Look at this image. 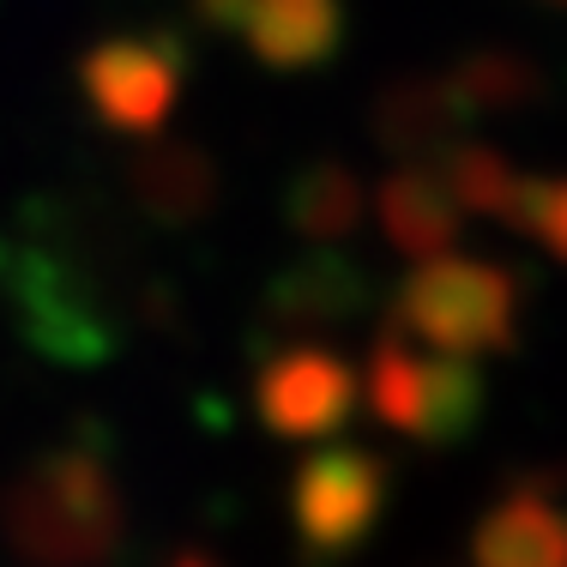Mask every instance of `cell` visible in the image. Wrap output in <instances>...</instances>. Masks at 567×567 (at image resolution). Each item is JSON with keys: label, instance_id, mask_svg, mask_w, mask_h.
Here are the masks:
<instances>
[{"label": "cell", "instance_id": "1", "mask_svg": "<svg viewBox=\"0 0 567 567\" xmlns=\"http://www.w3.org/2000/svg\"><path fill=\"white\" fill-rule=\"evenodd\" d=\"M0 525L31 567H110L127 544V507L97 441L55 447L0 495Z\"/></svg>", "mask_w": 567, "mask_h": 567}, {"label": "cell", "instance_id": "2", "mask_svg": "<svg viewBox=\"0 0 567 567\" xmlns=\"http://www.w3.org/2000/svg\"><path fill=\"white\" fill-rule=\"evenodd\" d=\"M519 296L525 284L507 266L441 254L399 290V332H416L441 357L513 350L519 344Z\"/></svg>", "mask_w": 567, "mask_h": 567}, {"label": "cell", "instance_id": "3", "mask_svg": "<svg viewBox=\"0 0 567 567\" xmlns=\"http://www.w3.org/2000/svg\"><path fill=\"white\" fill-rule=\"evenodd\" d=\"M386 507V471L362 447H320L302 458L290 483V513L302 537V561H339L374 532Z\"/></svg>", "mask_w": 567, "mask_h": 567}, {"label": "cell", "instance_id": "4", "mask_svg": "<svg viewBox=\"0 0 567 567\" xmlns=\"http://www.w3.org/2000/svg\"><path fill=\"white\" fill-rule=\"evenodd\" d=\"M350 404H357V374L332 350L290 344L260 369V423L284 441L339 435Z\"/></svg>", "mask_w": 567, "mask_h": 567}, {"label": "cell", "instance_id": "5", "mask_svg": "<svg viewBox=\"0 0 567 567\" xmlns=\"http://www.w3.org/2000/svg\"><path fill=\"white\" fill-rule=\"evenodd\" d=\"M477 567H567V513L544 489H513L477 525Z\"/></svg>", "mask_w": 567, "mask_h": 567}, {"label": "cell", "instance_id": "6", "mask_svg": "<svg viewBox=\"0 0 567 567\" xmlns=\"http://www.w3.org/2000/svg\"><path fill=\"white\" fill-rule=\"evenodd\" d=\"M381 224L404 254H416V260H441L458 241V206H453L447 182H441V175H423V169L381 187Z\"/></svg>", "mask_w": 567, "mask_h": 567}, {"label": "cell", "instance_id": "7", "mask_svg": "<svg viewBox=\"0 0 567 567\" xmlns=\"http://www.w3.org/2000/svg\"><path fill=\"white\" fill-rule=\"evenodd\" d=\"M483 404H489V381L465 357H429L423 362V435L416 441H435V447L465 441L483 423Z\"/></svg>", "mask_w": 567, "mask_h": 567}, {"label": "cell", "instance_id": "8", "mask_svg": "<svg viewBox=\"0 0 567 567\" xmlns=\"http://www.w3.org/2000/svg\"><path fill=\"white\" fill-rule=\"evenodd\" d=\"M254 37H260V49L284 66L320 61L339 43V0H266Z\"/></svg>", "mask_w": 567, "mask_h": 567}, {"label": "cell", "instance_id": "9", "mask_svg": "<svg viewBox=\"0 0 567 567\" xmlns=\"http://www.w3.org/2000/svg\"><path fill=\"white\" fill-rule=\"evenodd\" d=\"M369 404L381 423L404 429V435H423V357H411L399 327L369 357Z\"/></svg>", "mask_w": 567, "mask_h": 567}, {"label": "cell", "instance_id": "10", "mask_svg": "<svg viewBox=\"0 0 567 567\" xmlns=\"http://www.w3.org/2000/svg\"><path fill=\"white\" fill-rule=\"evenodd\" d=\"M519 187H525V175L502 152H489V145H458V152H447V194L458 212H483V218L513 224Z\"/></svg>", "mask_w": 567, "mask_h": 567}, {"label": "cell", "instance_id": "11", "mask_svg": "<svg viewBox=\"0 0 567 567\" xmlns=\"http://www.w3.org/2000/svg\"><path fill=\"white\" fill-rule=\"evenodd\" d=\"M357 290L362 278L339 260H315L302 272H290L278 284V315H296V320H339L357 308Z\"/></svg>", "mask_w": 567, "mask_h": 567}, {"label": "cell", "instance_id": "12", "mask_svg": "<svg viewBox=\"0 0 567 567\" xmlns=\"http://www.w3.org/2000/svg\"><path fill=\"white\" fill-rule=\"evenodd\" d=\"M537 85H544V79H537L519 55H477L458 73L453 97H458V110H513V103H532Z\"/></svg>", "mask_w": 567, "mask_h": 567}, {"label": "cell", "instance_id": "13", "mask_svg": "<svg viewBox=\"0 0 567 567\" xmlns=\"http://www.w3.org/2000/svg\"><path fill=\"white\" fill-rule=\"evenodd\" d=\"M513 229L537 236L556 260H567V175H525L519 206H513Z\"/></svg>", "mask_w": 567, "mask_h": 567}, {"label": "cell", "instance_id": "14", "mask_svg": "<svg viewBox=\"0 0 567 567\" xmlns=\"http://www.w3.org/2000/svg\"><path fill=\"white\" fill-rule=\"evenodd\" d=\"M296 224H302L308 236H344V229L357 224V182H350L344 169L308 175L302 194H296Z\"/></svg>", "mask_w": 567, "mask_h": 567}, {"label": "cell", "instance_id": "15", "mask_svg": "<svg viewBox=\"0 0 567 567\" xmlns=\"http://www.w3.org/2000/svg\"><path fill=\"white\" fill-rule=\"evenodd\" d=\"M169 567H224V561H218V556H206L199 544H187V549H175V556H169Z\"/></svg>", "mask_w": 567, "mask_h": 567}, {"label": "cell", "instance_id": "16", "mask_svg": "<svg viewBox=\"0 0 567 567\" xmlns=\"http://www.w3.org/2000/svg\"><path fill=\"white\" fill-rule=\"evenodd\" d=\"M561 7H567V0H561Z\"/></svg>", "mask_w": 567, "mask_h": 567}]
</instances>
